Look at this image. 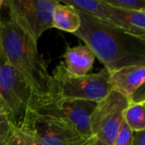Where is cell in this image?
Returning <instances> with one entry per match:
<instances>
[{
    "label": "cell",
    "mask_w": 145,
    "mask_h": 145,
    "mask_svg": "<svg viewBox=\"0 0 145 145\" xmlns=\"http://www.w3.org/2000/svg\"><path fill=\"white\" fill-rule=\"evenodd\" d=\"M57 99H79L99 103L111 91L110 72L104 68L97 73L75 76L68 73L60 62L54 70Z\"/></svg>",
    "instance_id": "3"
},
{
    "label": "cell",
    "mask_w": 145,
    "mask_h": 145,
    "mask_svg": "<svg viewBox=\"0 0 145 145\" xmlns=\"http://www.w3.org/2000/svg\"><path fill=\"white\" fill-rule=\"evenodd\" d=\"M145 101V82L138 88V89L135 92V93L133 95L130 104L135 105V104H142Z\"/></svg>",
    "instance_id": "19"
},
{
    "label": "cell",
    "mask_w": 145,
    "mask_h": 145,
    "mask_svg": "<svg viewBox=\"0 0 145 145\" xmlns=\"http://www.w3.org/2000/svg\"><path fill=\"white\" fill-rule=\"evenodd\" d=\"M129 105L127 98L112 90L97 104L92 114V135L108 144H113L124 121V112Z\"/></svg>",
    "instance_id": "7"
},
{
    "label": "cell",
    "mask_w": 145,
    "mask_h": 145,
    "mask_svg": "<svg viewBox=\"0 0 145 145\" xmlns=\"http://www.w3.org/2000/svg\"><path fill=\"white\" fill-rule=\"evenodd\" d=\"M63 57L66 71L75 76L88 75L93 68L96 58L92 49L86 44L67 47Z\"/></svg>",
    "instance_id": "10"
},
{
    "label": "cell",
    "mask_w": 145,
    "mask_h": 145,
    "mask_svg": "<svg viewBox=\"0 0 145 145\" xmlns=\"http://www.w3.org/2000/svg\"><path fill=\"white\" fill-rule=\"evenodd\" d=\"M60 2L69 4L92 17L112 25L111 6L107 4L105 0H61Z\"/></svg>",
    "instance_id": "13"
},
{
    "label": "cell",
    "mask_w": 145,
    "mask_h": 145,
    "mask_svg": "<svg viewBox=\"0 0 145 145\" xmlns=\"http://www.w3.org/2000/svg\"><path fill=\"white\" fill-rule=\"evenodd\" d=\"M145 82V65H133L110 73V82L115 90L131 101L133 95Z\"/></svg>",
    "instance_id": "9"
},
{
    "label": "cell",
    "mask_w": 145,
    "mask_h": 145,
    "mask_svg": "<svg viewBox=\"0 0 145 145\" xmlns=\"http://www.w3.org/2000/svg\"><path fill=\"white\" fill-rule=\"evenodd\" d=\"M81 25L79 12L74 7L59 1L53 12V26L74 34Z\"/></svg>",
    "instance_id": "12"
},
{
    "label": "cell",
    "mask_w": 145,
    "mask_h": 145,
    "mask_svg": "<svg viewBox=\"0 0 145 145\" xmlns=\"http://www.w3.org/2000/svg\"><path fill=\"white\" fill-rule=\"evenodd\" d=\"M0 102L11 112L14 124H20L27 111L35 109L37 99L0 53Z\"/></svg>",
    "instance_id": "6"
},
{
    "label": "cell",
    "mask_w": 145,
    "mask_h": 145,
    "mask_svg": "<svg viewBox=\"0 0 145 145\" xmlns=\"http://www.w3.org/2000/svg\"><path fill=\"white\" fill-rule=\"evenodd\" d=\"M112 25L136 37L145 36V14L141 11L125 10L111 6Z\"/></svg>",
    "instance_id": "11"
},
{
    "label": "cell",
    "mask_w": 145,
    "mask_h": 145,
    "mask_svg": "<svg viewBox=\"0 0 145 145\" xmlns=\"http://www.w3.org/2000/svg\"><path fill=\"white\" fill-rule=\"evenodd\" d=\"M22 121L31 131L37 145H85L91 138L80 135L65 120L34 109L27 111Z\"/></svg>",
    "instance_id": "4"
},
{
    "label": "cell",
    "mask_w": 145,
    "mask_h": 145,
    "mask_svg": "<svg viewBox=\"0 0 145 145\" xmlns=\"http://www.w3.org/2000/svg\"><path fill=\"white\" fill-rule=\"evenodd\" d=\"M133 139L134 132L129 127L124 119L112 145H133Z\"/></svg>",
    "instance_id": "17"
},
{
    "label": "cell",
    "mask_w": 145,
    "mask_h": 145,
    "mask_svg": "<svg viewBox=\"0 0 145 145\" xmlns=\"http://www.w3.org/2000/svg\"><path fill=\"white\" fill-rule=\"evenodd\" d=\"M97 104L88 100L56 99L34 110L65 120L80 135L90 138L93 137L91 132V116Z\"/></svg>",
    "instance_id": "8"
},
{
    "label": "cell",
    "mask_w": 145,
    "mask_h": 145,
    "mask_svg": "<svg viewBox=\"0 0 145 145\" xmlns=\"http://www.w3.org/2000/svg\"><path fill=\"white\" fill-rule=\"evenodd\" d=\"M0 110H7V111H8V112H10V110L2 103V102H0ZM11 113V112H10ZM12 115V114H11Z\"/></svg>",
    "instance_id": "23"
},
{
    "label": "cell",
    "mask_w": 145,
    "mask_h": 145,
    "mask_svg": "<svg viewBox=\"0 0 145 145\" xmlns=\"http://www.w3.org/2000/svg\"><path fill=\"white\" fill-rule=\"evenodd\" d=\"M3 145H37V144L31 131L22 121L20 124H13L11 132Z\"/></svg>",
    "instance_id": "14"
},
{
    "label": "cell",
    "mask_w": 145,
    "mask_h": 145,
    "mask_svg": "<svg viewBox=\"0 0 145 145\" xmlns=\"http://www.w3.org/2000/svg\"><path fill=\"white\" fill-rule=\"evenodd\" d=\"M85 145H110L108 144H106V143H105V142H103V141H101V140H99V139H98V138H94V137H92L88 142H87V144Z\"/></svg>",
    "instance_id": "21"
},
{
    "label": "cell",
    "mask_w": 145,
    "mask_h": 145,
    "mask_svg": "<svg viewBox=\"0 0 145 145\" xmlns=\"http://www.w3.org/2000/svg\"><path fill=\"white\" fill-rule=\"evenodd\" d=\"M105 2L116 8L142 11L145 8V0H105Z\"/></svg>",
    "instance_id": "16"
},
{
    "label": "cell",
    "mask_w": 145,
    "mask_h": 145,
    "mask_svg": "<svg viewBox=\"0 0 145 145\" xmlns=\"http://www.w3.org/2000/svg\"><path fill=\"white\" fill-rule=\"evenodd\" d=\"M124 119L129 127L134 132L145 130V107L143 104L131 105L124 112Z\"/></svg>",
    "instance_id": "15"
},
{
    "label": "cell",
    "mask_w": 145,
    "mask_h": 145,
    "mask_svg": "<svg viewBox=\"0 0 145 145\" xmlns=\"http://www.w3.org/2000/svg\"><path fill=\"white\" fill-rule=\"evenodd\" d=\"M142 104L144 105V107H145V101H144V103H142Z\"/></svg>",
    "instance_id": "28"
},
{
    "label": "cell",
    "mask_w": 145,
    "mask_h": 145,
    "mask_svg": "<svg viewBox=\"0 0 145 145\" xmlns=\"http://www.w3.org/2000/svg\"><path fill=\"white\" fill-rule=\"evenodd\" d=\"M2 22L3 52L8 65L36 98V108L56 100L55 82L38 52L37 42L9 18Z\"/></svg>",
    "instance_id": "1"
},
{
    "label": "cell",
    "mask_w": 145,
    "mask_h": 145,
    "mask_svg": "<svg viewBox=\"0 0 145 145\" xmlns=\"http://www.w3.org/2000/svg\"><path fill=\"white\" fill-rule=\"evenodd\" d=\"M56 0H7L8 18L22 28L35 42L53 28V12Z\"/></svg>",
    "instance_id": "5"
},
{
    "label": "cell",
    "mask_w": 145,
    "mask_h": 145,
    "mask_svg": "<svg viewBox=\"0 0 145 145\" xmlns=\"http://www.w3.org/2000/svg\"><path fill=\"white\" fill-rule=\"evenodd\" d=\"M4 3H5V1L4 0H0V8L4 5Z\"/></svg>",
    "instance_id": "24"
},
{
    "label": "cell",
    "mask_w": 145,
    "mask_h": 145,
    "mask_svg": "<svg viewBox=\"0 0 145 145\" xmlns=\"http://www.w3.org/2000/svg\"><path fill=\"white\" fill-rule=\"evenodd\" d=\"M13 124L14 121L11 113L0 110V139H6L8 137Z\"/></svg>",
    "instance_id": "18"
},
{
    "label": "cell",
    "mask_w": 145,
    "mask_h": 145,
    "mask_svg": "<svg viewBox=\"0 0 145 145\" xmlns=\"http://www.w3.org/2000/svg\"><path fill=\"white\" fill-rule=\"evenodd\" d=\"M133 145H145V130L134 133V139Z\"/></svg>",
    "instance_id": "20"
},
{
    "label": "cell",
    "mask_w": 145,
    "mask_h": 145,
    "mask_svg": "<svg viewBox=\"0 0 145 145\" xmlns=\"http://www.w3.org/2000/svg\"><path fill=\"white\" fill-rule=\"evenodd\" d=\"M141 12H143V13H144V14H145V8H144V10H142Z\"/></svg>",
    "instance_id": "27"
},
{
    "label": "cell",
    "mask_w": 145,
    "mask_h": 145,
    "mask_svg": "<svg viewBox=\"0 0 145 145\" xmlns=\"http://www.w3.org/2000/svg\"><path fill=\"white\" fill-rule=\"evenodd\" d=\"M2 38H3V22L0 21V53L2 51Z\"/></svg>",
    "instance_id": "22"
},
{
    "label": "cell",
    "mask_w": 145,
    "mask_h": 145,
    "mask_svg": "<svg viewBox=\"0 0 145 145\" xmlns=\"http://www.w3.org/2000/svg\"><path fill=\"white\" fill-rule=\"evenodd\" d=\"M6 139H7V138H6ZM6 139H0V145L4 144V143H5Z\"/></svg>",
    "instance_id": "25"
},
{
    "label": "cell",
    "mask_w": 145,
    "mask_h": 145,
    "mask_svg": "<svg viewBox=\"0 0 145 145\" xmlns=\"http://www.w3.org/2000/svg\"><path fill=\"white\" fill-rule=\"evenodd\" d=\"M80 28L74 35L88 46L110 73L133 65H145V41L105 21L79 11Z\"/></svg>",
    "instance_id": "2"
},
{
    "label": "cell",
    "mask_w": 145,
    "mask_h": 145,
    "mask_svg": "<svg viewBox=\"0 0 145 145\" xmlns=\"http://www.w3.org/2000/svg\"><path fill=\"white\" fill-rule=\"evenodd\" d=\"M141 37L142 39H144V40L145 41V36H144V37Z\"/></svg>",
    "instance_id": "26"
}]
</instances>
